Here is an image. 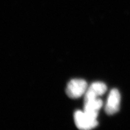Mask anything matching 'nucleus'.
Listing matches in <instances>:
<instances>
[{
    "label": "nucleus",
    "instance_id": "nucleus-1",
    "mask_svg": "<svg viewBox=\"0 0 130 130\" xmlns=\"http://www.w3.org/2000/svg\"><path fill=\"white\" fill-rule=\"evenodd\" d=\"M74 118L75 125L79 129H93L98 125L96 119L89 116L84 111H76L74 113Z\"/></svg>",
    "mask_w": 130,
    "mask_h": 130
},
{
    "label": "nucleus",
    "instance_id": "nucleus-2",
    "mask_svg": "<svg viewBox=\"0 0 130 130\" xmlns=\"http://www.w3.org/2000/svg\"><path fill=\"white\" fill-rule=\"evenodd\" d=\"M87 88V83L85 80L73 79L68 84L66 93L71 98L77 99L85 94Z\"/></svg>",
    "mask_w": 130,
    "mask_h": 130
},
{
    "label": "nucleus",
    "instance_id": "nucleus-3",
    "mask_svg": "<svg viewBox=\"0 0 130 130\" xmlns=\"http://www.w3.org/2000/svg\"><path fill=\"white\" fill-rule=\"evenodd\" d=\"M121 95L117 89L110 91L107 102L105 107V111L108 115H113L116 113L120 108Z\"/></svg>",
    "mask_w": 130,
    "mask_h": 130
},
{
    "label": "nucleus",
    "instance_id": "nucleus-4",
    "mask_svg": "<svg viewBox=\"0 0 130 130\" xmlns=\"http://www.w3.org/2000/svg\"><path fill=\"white\" fill-rule=\"evenodd\" d=\"M107 86L101 82H95L87 88L84 94V102L95 100L106 92Z\"/></svg>",
    "mask_w": 130,
    "mask_h": 130
},
{
    "label": "nucleus",
    "instance_id": "nucleus-5",
    "mask_svg": "<svg viewBox=\"0 0 130 130\" xmlns=\"http://www.w3.org/2000/svg\"><path fill=\"white\" fill-rule=\"evenodd\" d=\"M103 105V102L101 99L97 98L95 100L84 102V111L92 118L97 119L100 110Z\"/></svg>",
    "mask_w": 130,
    "mask_h": 130
}]
</instances>
